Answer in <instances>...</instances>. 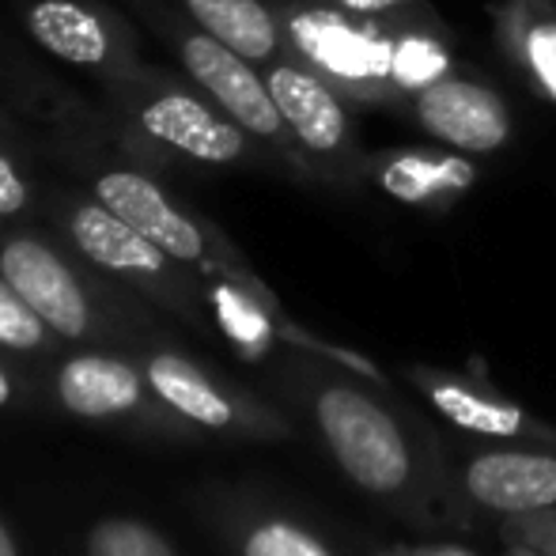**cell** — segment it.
I'll list each match as a JSON object with an SVG mask.
<instances>
[{
	"instance_id": "6da1fadb",
	"label": "cell",
	"mask_w": 556,
	"mask_h": 556,
	"mask_svg": "<svg viewBox=\"0 0 556 556\" xmlns=\"http://www.w3.org/2000/svg\"><path fill=\"white\" fill-rule=\"evenodd\" d=\"M295 58L375 111H409L413 96L458 73L451 30L432 20H367L333 0H273Z\"/></svg>"
},
{
	"instance_id": "7a4b0ae2",
	"label": "cell",
	"mask_w": 556,
	"mask_h": 556,
	"mask_svg": "<svg viewBox=\"0 0 556 556\" xmlns=\"http://www.w3.org/2000/svg\"><path fill=\"white\" fill-rule=\"evenodd\" d=\"M99 106L117 137L160 170H175L178 163L280 170L277 155L186 73L140 61L132 73L99 88Z\"/></svg>"
},
{
	"instance_id": "3957f363",
	"label": "cell",
	"mask_w": 556,
	"mask_h": 556,
	"mask_svg": "<svg viewBox=\"0 0 556 556\" xmlns=\"http://www.w3.org/2000/svg\"><path fill=\"white\" fill-rule=\"evenodd\" d=\"M122 4L129 8L132 20L144 23L148 35H155L175 53L178 68L198 88H205L250 137H257L277 155L285 175L300 178V182H315V170L303 160L295 137L288 132L285 117H280L277 103H273L269 84H265L262 68L254 61H247L231 46H224L216 35H208L205 27H198L175 0H122Z\"/></svg>"
},
{
	"instance_id": "277c9868",
	"label": "cell",
	"mask_w": 556,
	"mask_h": 556,
	"mask_svg": "<svg viewBox=\"0 0 556 556\" xmlns=\"http://www.w3.org/2000/svg\"><path fill=\"white\" fill-rule=\"evenodd\" d=\"M262 76L273 91L288 132L300 144L303 160L315 170V182H356L367 170V155L359 152L356 122L349 99L295 53L262 65Z\"/></svg>"
},
{
	"instance_id": "5b68a950",
	"label": "cell",
	"mask_w": 556,
	"mask_h": 556,
	"mask_svg": "<svg viewBox=\"0 0 556 556\" xmlns=\"http://www.w3.org/2000/svg\"><path fill=\"white\" fill-rule=\"evenodd\" d=\"M15 15L27 42L61 65L80 68L96 88L144 61L137 23L111 0H15Z\"/></svg>"
},
{
	"instance_id": "8992f818",
	"label": "cell",
	"mask_w": 556,
	"mask_h": 556,
	"mask_svg": "<svg viewBox=\"0 0 556 556\" xmlns=\"http://www.w3.org/2000/svg\"><path fill=\"white\" fill-rule=\"evenodd\" d=\"M50 213L53 227L65 235V242L84 257L88 265L114 277L129 280L137 288L160 295H178V265L163 247H155L144 231H137L129 220L106 208L96 193L68 190V186L46 182L42 205Z\"/></svg>"
},
{
	"instance_id": "52a82bcc",
	"label": "cell",
	"mask_w": 556,
	"mask_h": 556,
	"mask_svg": "<svg viewBox=\"0 0 556 556\" xmlns=\"http://www.w3.org/2000/svg\"><path fill=\"white\" fill-rule=\"evenodd\" d=\"M318 428L341 469L367 492H397L409 481V443L379 402L349 387L318 394Z\"/></svg>"
},
{
	"instance_id": "ba28073f",
	"label": "cell",
	"mask_w": 556,
	"mask_h": 556,
	"mask_svg": "<svg viewBox=\"0 0 556 556\" xmlns=\"http://www.w3.org/2000/svg\"><path fill=\"white\" fill-rule=\"evenodd\" d=\"M0 277L42 315L58 337H84L96 326V307L76 265L38 231L0 235Z\"/></svg>"
},
{
	"instance_id": "9c48e42d",
	"label": "cell",
	"mask_w": 556,
	"mask_h": 556,
	"mask_svg": "<svg viewBox=\"0 0 556 556\" xmlns=\"http://www.w3.org/2000/svg\"><path fill=\"white\" fill-rule=\"evenodd\" d=\"M435 144L466 155H496L515 137V117L504 96L469 73H451L417 91L405 111Z\"/></svg>"
},
{
	"instance_id": "30bf717a",
	"label": "cell",
	"mask_w": 556,
	"mask_h": 556,
	"mask_svg": "<svg viewBox=\"0 0 556 556\" xmlns=\"http://www.w3.org/2000/svg\"><path fill=\"white\" fill-rule=\"evenodd\" d=\"M364 178L375 190L413 208H451L477 186V163L466 152L432 144V148H387L367 155Z\"/></svg>"
},
{
	"instance_id": "8fae6325",
	"label": "cell",
	"mask_w": 556,
	"mask_h": 556,
	"mask_svg": "<svg viewBox=\"0 0 556 556\" xmlns=\"http://www.w3.org/2000/svg\"><path fill=\"white\" fill-rule=\"evenodd\" d=\"M466 489L489 511H549L556 507V458L534 451H489L466 466Z\"/></svg>"
},
{
	"instance_id": "7c38bea8",
	"label": "cell",
	"mask_w": 556,
	"mask_h": 556,
	"mask_svg": "<svg viewBox=\"0 0 556 556\" xmlns=\"http://www.w3.org/2000/svg\"><path fill=\"white\" fill-rule=\"evenodd\" d=\"M492 27L527 88L556 106V0H500Z\"/></svg>"
},
{
	"instance_id": "4fadbf2b",
	"label": "cell",
	"mask_w": 556,
	"mask_h": 556,
	"mask_svg": "<svg viewBox=\"0 0 556 556\" xmlns=\"http://www.w3.org/2000/svg\"><path fill=\"white\" fill-rule=\"evenodd\" d=\"M175 4L257 68L292 53L273 0H175Z\"/></svg>"
},
{
	"instance_id": "5bb4252c",
	"label": "cell",
	"mask_w": 556,
	"mask_h": 556,
	"mask_svg": "<svg viewBox=\"0 0 556 556\" xmlns=\"http://www.w3.org/2000/svg\"><path fill=\"white\" fill-rule=\"evenodd\" d=\"M42 140L30 122L0 99V220H27L42 205Z\"/></svg>"
},
{
	"instance_id": "9a60e30c",
	"label": "cell",
	"mask_w": 556,
	"mask_h": 556,
	"mask_svg": "<svg viewBox=\"0 0 556 556\" xmlns=\"http://www.w3.org/2000/svg\"><path fill=\"white\" fill-rule=\"evenodd\" d=\"M58 394L68 413L88 420H103L125 413L140 402L144 379L125 359L114 356H76L61 367Z\"/></svg>"
},
{
	"instance_id": "2e32d148",
	"label": "cell",
	"mask_w": 556,
	"mask_h": 556,
	"mask_svg": "<svg viewBox=\"0 0 556 556\" xmlns=\"http://www.w3.org/2000/svg\"><path fill=\"white\" fill-rule=\"evenodd\" d=\"M148 387L175 413L205 428H227L235 417L231 402L205 379V371L193 367L190 359L175 356V352H160V356L148 359Z\"/></svg>"
},
{
	"instance_id": "e0dca14e",
	"label": "cell",
	"mask_w": 556,
	"mask_h": 556,
	"mask_svg": "<svg viewBox=\"0 0 556 556\" xmlns=\"http://www.w3.org/2000/svg\"><path fill=\"white\" fill-rule=\"evenodd\" d=\"M432 405L443 413L451 425L481 435H515L522 428V413L515 405H500L462 382H435Z\"/></svg>"
},
{
	"instance_id": "ac0fdd59",
	"label": "cell",
	"mask_w": 556,
	"mask_h": 556,
	"mask_svg": "<svg viewBox=\"0 0 556 556\" xmlns=\"http://www.w3.org/2000/svg\"><path fill=\"white\" fill-rule=\"evenodd\" d=\"M88 556H175L160 530L137 519H106L91 530Z\"/></svg>"
},
{
	"instance_id": "d6986e66",
	"label": "cell",
	"mask_w": 556,
	"mask_h": 556,
	"mask_svg": "<svg viewBox=\"0 0 556 556\" xmlns=\"http://www.w3.org/2000/svg\"><path fill=\"white\" fill-rule=\"evenodd\" d=\"M53 330L42 323L35 307L0 277V344L12 352H35Z\"/></svg>"
},
{
	"instance_id": "ffe728a7",
	"label": "cell",
	"mask_w": 556,
	"mask_h": 556,
	"mask_svg": "<svg viewBox=\"0 0 556 556\" xmlns=\"http://www.w3.org/2000/svg\"><path fill=\"white\" fill-rule=\"evenodd\" d=\"M242 556H330L307 530L292 527V522H262L250 530Z\"/></svg>"
},
{
	"instance_id": "44dd1931",
	"label": "cell",
	"mask_w": 556,
	"mask_h": 556,
	"mask_svg": "<svg viewBox=\"0 0 556 556\" xmlns=\"http://www.w3.org/2000/svg\"><path fill=\"white\" fill-rule=\"evenodd\" d=\"M333 4L367 20H432L435 15L428 0H333Z\"/></svg>"
},
{
	"instance_id": "7402d4cb",
	"label": "cell",
	"mask_w": 556,
	"mask_h": 556,
	"mask_svg": "<svg viewBox=\"0 0 556 556\" xmlns=\"http://www.w3.org/2000/svg\"><path fill=\"white\" fill-rule=\"evenodd\" d=\"M0 556H20V553H15L12 534H8V530H4V522H0Z\"/></svg>"
},
{
	"instance_id": "603a6c76",
	"label": "cell",
	"mask_w": 556,
	"mask_h": 556,
	"mask_svg": "<svg viewBox=\"0 0 556 556\" xmlns=\"http://www.w3.org/2000/svg\"><path fill=\"white\" fill-rule=\"evenodd\" d=\"M8 402H12V382H8L4 367H0V405H8Z\"/></svg>"
},
{
	"instance_id": "cb8c5ba5",
	"label": "cell",
	"mask_w": 556,
	"mask_h": 556,
	"mask_svg": "<svg viewBox=\"0 0 556 556\" xmlns=\"http://www.w3.org/2000/svg\"><path fill=\"white\" fill-rule=\"evenodd\" d=\"M440 556H469V553H462V549H446V553H440Z\"/></svg>"
}]
</instances>
